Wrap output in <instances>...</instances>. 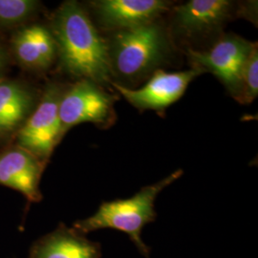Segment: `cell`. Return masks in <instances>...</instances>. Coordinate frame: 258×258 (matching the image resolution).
<instances>
[{"label": "cell", "instance_id": "cell-1", "mask_svg": "<svg viewBox=\"0 0 258 258\" xmlns=\"http://www.w3.org/2000/svg\"><path fill=\"white\" fill-rule=\"evenodd\" d=\"M50 31L62 70L79 80L111 85L106 39L80 3L63 2L52 18Z\"/></svg>", "mask_w": 258, "mask_h": 258}, {"label": "cell", "instance_id": "cell-6", "mask_svg": "<svg viewBox=\"0 0 258 258\" xmlns=\"http://www.w3.org/2000/svg\"><path fill=\"white\" fill-rule=\"evenodd\" d=\"M256 44L233 33L222 34L207 49L186 50V55L192 68L214 75L237 101L243 66Z\"/></svg>", "mask_w": 258, "mask_h": 258}, {"label": "cell", "instance_id": "cell-13", "mask_svg": "<svg viewBox=\"0 0 258 258\" xmlns=\"http://www.w3.org/2000/svg\"><path fill=\"white\" fill-rule=\"evenodd\" d=\"M35 92L24 83L0 81V140L18 133L37 106Z\"/></svg>", "mask_w": 258, "mask_h": 258}, {"label": "cell", "instance_id": "cell-10", "mask_svg": "<svg viewBox=\"0 0 258 258\" xmlns=\"http://www.w3.org/2000/svg\"><path fill=\"white\" fill-rule=\"evenodd\" d=\"M46 163L18 145L0 152V184L22 194L28 203H39V188Z\"/></svg>", "mask_w": 258, "mask_h": 258}, {"label": "cell", "instance_id": "cell-11", "mask_svg": "<svg viewBox=\"0 0 258 258\" xmlns=\"http://www.w3.org/2000/svg\"><path fill=\"white\" fill-rule=\"evenodd\" d=\"M29 258H102L100 243L63 223L33 243Z\"/></svg>", "mask_w": 258, "mask_h": 258}, {"label": "cell", "instance_id": "cell-3", "mask_svg": "<svg viewBox=\"0 0 258 258\" xmlns=\"http://www.w3.org/2000/svg\"><path fill=\"white\" fill-rule=\"evenodd\" d=\"M183 173L182 169H178L159 182L144 186L130 198L102 202L92 216L75 222L72 227L85 236L89 232L103 229L122 231L128 235L140 253L148 258L151 249L142 239V231L145 226L156 220L155 201L158 195Z\"/></svg>", "mask_w": 258, "mask_h": 258}, {"label": "cell", "instance_id": "cell-8", "mask_svg": "<svg viewBox=\"0 0 258 258\" xmlns=\"http://www.w3.org/2000/svg\"><path fill=\"white\" fill-rule=\"evenodd\" d=\"M203 72L197 68L180 72H166L159 69L140 88H126L116 83L111 86L140 111L164 112L182 98L188 84Z\"/></svg>", "mask_w": 258, "mask_h": 258}, {"label": "cell", "instance_id": "cell-12", "mask_svg": "<svg viewBox=\"0 0 258 258\" xmlns=\"http://www.w3.org/2000/svg\"><path fill=\"white\" fill-rule=\"evenodd\" d=\"M11 46L19 64L31 70H47L57 57L55 39L50 29L40 24L19 29L12 37Z\"/></svg>", "mask_w": 258, "mask_h": 258}, {"label": "cell", "instance_id": "cell-5", "mask_svg": "<svg viewBox=\"0 0 258 258\" xmlns=\"http://www.w3.org/2000/svg\"><path fill=\"white\" fill-rule=\"evenodd\" d=\"M116 101L114 95L92 81L79 80L70 85L63 90L58 107L62 138L69 129L83 122L110 127L117 118Z\"/></svg>", "mask_w": 258, "mask_h": 258}, {"label": "cell", "instance_id": "cell-4", "mask_svg": "<svg viewBox=\"0 0 258 258\" xmlns=\"http://www.w3.org/2000/svg\"><path fill=\"white\" fill-rule=\"evenodd\" d=\"M249 4L231 0H190L171 10L169 34L173 42L194 44L196 41L221 36L223 28L236 17L248 14Z\"/></svg>", "mask_w": 258, "mask_h": 258}, {"label": "cell", "instance_id": "cell-15", "mask_svg": "<svg viewBox=\"0 0 258 258\" xmlns=\"http://www.w3.org/2000/svg\"><path fill=\"white\" fill-rule=\"evenodd\" d=\"M258 94V44L253 47L243 66L241 74V86L237 102L249 104Z\"/></svg>", "mask_w": 258, "mask_h": 258}, {"label": "cell", "instance_id": "cell-7", "mask_svg": "<svg viewBox=\"0 0 258 258\" xmlns=\"http://www.w3.org/2000/svg\"><path fill=\"white\" fill-rule=\"evenodd\" d=\"M63 90L57 83H49L36 108L17 133V145L46 164L62 139L58 107Z\"/></svg>", "mask_w": 258, "mask_h": 258}, {"label": "cell", "instance_id": "cell-14", "mask_svg": "<svg viewBox=\"0 0 258 258\" xmlns=\"http://www.w3.org/2000/svg\"><path fill=\"white\" fill-rule=\"evenodd\" d=\"M35 0H0V26L21 24L38 9Z\"/></svg>", "mask_w": 258, "mask_h": 258}, {"label": "cell", "instance_id": "cell-16", "mask_svg": "<svg viewBox=\"0 0 258 258\" xmlns=\"http://www.w3.org/2000/svg\"><path fill=\"white\" fill-rule=\"evenodd\" d=\"M5 65H6V58H5V53L3 51V48L0 44V81L3 80L4 71H5Z\"/></svg>", "mask_w": 258, "mask_h": 258}, {"label": "cell", "instance_id": "cell-9", "mask_svg": "<svg viewBox=\"0 0 258 258\" xmlns=\"http://www.w3.org/2000/svg\"><path fill=\"white\" fill-rule=\"evenodd\" d=\"M171 3L165 0H96L89 5L102 30L111 33L158 20L169 11Z\"/></svg>", "mask_w": 258, "mask_h": 258}, {"label": "cell", "instance_id": "cell-2", "mask_svg": "<svg viewBox=\"0 0 258 258\" xmlns=\"http://www.w3.org/2000/svg\"><path fill=\"white\" fill-rule=\"evenodd\" d=\"M106 39L112 83L131 88L162 69L172 56L174 42L161 19L109 33Z\"/></svg>", "mask_w": 258, "mask_h": 258}]
</instances>
